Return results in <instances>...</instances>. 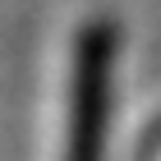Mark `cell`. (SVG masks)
<instances>
[{
  "label": "cell",
  "instance_id": "1",
  "mask_svg": "<svg viewBox=\"0 0 161 161\" xmlns=\"http://www.w3.org/2000/svg\"><path fill=\"white\" fill-rule=\"evenodd\" d=\"M111 69H115V23H87L74 55V106H69V152L64 161H101L111 120Z\"/></svg>",
  "mask_w": 161,
  "mask_h": 161
}]
</instances>
